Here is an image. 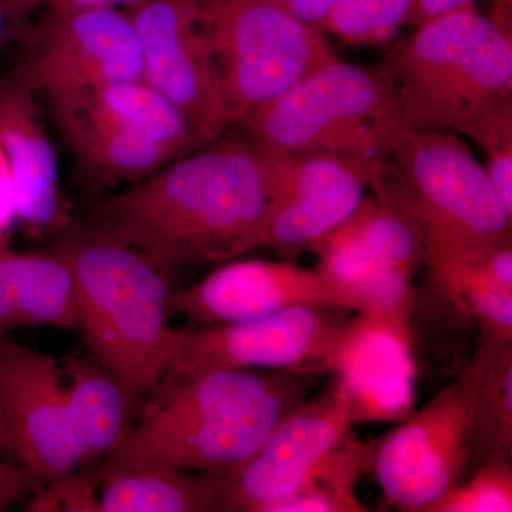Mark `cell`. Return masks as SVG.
Wrapping results in <instances>:
<instances>
[{"label": "cell", "instance_id": "6da1fadb", "mask_svg": "<svg viewBox=\"0 0 512 512\" xmlns=\"http://www.w3.org/2000/svg\"><path fill=\"white\" fill-rule=\"evenodd\" d=\"M271 210L264 153L220 137L97 202L92 227L173 269L262 248Z\"/></svg>", "mask_w": 512, "mask_h": 512}, {"label": "cell", "instance_id": "7a4b0ae2", "mask_svg": "<svg viewBox=\"0 0 512 512\" xmlns=\"http://www.w3.org/2000/svg\"><path fill=\"white\" fill-rule=\"evenodd\" d=\"M326 377L217 369L168 380L101 468L174 467L227 476L247 463Z\"/></svg>", "mask_w": 512, "mask_h": 512}, {"label": "cell", "instance_id": "3957f363", "mask_svg": "<svg viewBox=\"0 0 512 512\" xmlns=\"http://www.w3.org/2000/svg\"><path fill=\"white\" fill-rule=\"evenodd\" d=\"M69 265L77 329L94 360L134 402L156 393L171 362L168 271L146 252L93 227L55 249Z\"/></svg>", "mask_w": 512, "mask_h": 512}, {"label": "cell", "instance_id": "277c9868", "mask_svg": "<svg viewBox=\"0 0 512 512\" xmlns=\"http://www.w3.org/2000/svg\"><path fill=\"white\" fill-rule=\"evenodd\" d=\"M410 126L468 136L512 99V32L476 8L416 28L386 70Z\"/></svg>", "mask_w": 512, "mask_h": 512}, {"label": "cell", "instance_id": "5b68a950", "mask_svg": "<svg viewBox=\"0 0 512 512\" xmlns=\"http://www.w3.org/2000/svg\"><path fill=\"white\" fill-rule=\"evenodd\" d=\"M269 154L342 153L389 158L410 126L386 70L335 59L313 70L241 124Z\"/></svg>", "mask_w": 512, "mask_h": 512}, {"label": "cell", "instance_id": "8992f818", "mask_svg": "<svg viewBox=\"0 0 512 512\" xmlns=\"http://www.w3.org/2000/svg\"><path fill=\"white\" fill-rule=\"evenodd\" d=\"M49 109L93 183H136L207 144L187 117L143 79L110 84Z\"/></svg>", "mask_w": 512, "mask_h": 512}, {"label": "cell", "instance_id": "52a82bcc", "mask_svg": "<svg viewBox=\"0 0 512 512\" xmlns=\"http://www.w3.org/2000/svg\"><path fill=\"white\" fill-rule=\"evenodd\" d=\"M234 124L338 59L322 30L266 0H198Z\"/></svg>", "mask_w": 512, "mask_h": 512}, {"label": "cell", "instance_id": "ba28073f", "mask_svg": "<svg viewBox=\"0 0 512 512\" xmlns=\"http://www.w3.org/2000/svg\"><path fill=\"white\" fill-rule=\"evenodd\" d=\"M389 160L423 222L424 249L512 241V212L456 133L407 126Z\"/></svg>", "mask_w": 512, "mask_h": 512}, {"label": "cell", "instance_id": "9c48e42d", "mask_svg": "<svg viewBox=\"0 0 512 512\" xmlns=\"http://www.w3.org/2000/svg\"><path fill=\"white\" fill-rule=\"evenodd\" d=\"M16 37L12 74L49 107L141 79L140 42L126 10L46 6Z\"/></svg>", "mask_w": 512, "mask_h": 512}, {"label": "cell", "instance_id": "30bf717a", "mask_svg": "<svg viewBox=\"0 0 512 512\" xmlns=\"http://www.w3.org/2000/svg\"><path fill=\"white\" fill-rule=\"evenodd\" d=\"M485 359L477 349L456 380L377 443L373 471L390 507L427 512L463 480Z\"/></svg>", "mask_w": 512, "mask_h": 512}, {"label": "cell", "instance_id": "8fae6325", "mask_svg": "<svg viewBox=\"0 0 512 512\" xmlns=\"http://www.w3.org/2000/svg\"><path fill=\"white\" fill-rule=\"evenodd\" d=\"M350 313L355 312L335 306H293L247 322L174 329L170 369L163 383L217 369L332 376Z\"/></svg>", "mask_w": 512, "mask_h": 512}, {"label": "cell", "instance_id": "7c38bea8", "mask_svg": "<svg viewBox=\"0 0 512 512\" xmlns=\"http://www.w3.org/2000/svg\"><path fill=\"white\" fill-rule=\"evenodd\" d=\"M141 50V79L187 117L205 143L234 121L202 26L198 0H138L126 9Z\"/></svg>", "mask_w": 512, "mask_h": 512}, {"label": "cell", "instance_id": "4fadbf2b", "mask_svg": "<svg viewBox=\"0 0 512 512\" xmlns=\"http://www.w3.org/2000/svg\"><path fill=\"white\" fill-rule=\"evenodd\" d=\"M264 156L272 180V210L262 248L286 259L311 249L349 220L389 161L342 153Z\"/></svg>", "mask_w": 512, "mask_h": 512}, {"label": "cell", "instance_id": "5bb4252c", "mask_svg": "<svg viewBox=\"0 0 512 512\" xmlns=\"http://www.w3.org/2000/svg\"><path fill=\"white\" fill-rule=\"evenodd\" d=\"M338 380L286 414L261 448L222 483L218 511L272 512L305 483L320 461L352 430Z\"/></svg>", "mask_w": 512, "mask_h": 512}, {"label": "cell", "instance_id": "9a60e30c", "mask_svg": "<svg viewBox=\"0 0 512 512\" xmlns=\"http://www.w3.org/2000/svg\"><path fill=\"white\" fill-rule=\"evenodd\" d=\"M335 306L365 312V305L322 268H302L291 261L242 259L218 266L200 282L171 293L170 315L190 326L247 322L293 306Z\"/></svg>", "mask_w": 512, "mask_h": 512}, {"label": "cell", "instance_id": "2e32d148", "mask_svg": "<svg viewBox=\"0 0 512 512\" xmlns=\"http://www.w3.org/2000/svg\"><path fill=\"white\" fill-rule=\"evenodd\" d=\"M0 407L22 466L49 481L84 464L74 436L64 370L52 356L0 338Z\"/></svg>", "mask_w": 512, "mask_h": 512}, {"label": "cell", "instance_id": "e0dca14e", "mask_svg": "<svg viewBox=\"0 0 512 512\" xmlns=\"http://www.w3.org/2000/svg\"><path fill=\"white\" fill-rule=\"evenodd\" d=\"M410 320L356 312L336 355L333 379L355 423L402 421L416 409L417 367Z\"/></svg>", "mask_w": 512, "mask_h": 512}, {"label": "cell", "instance_id": "ac0fdd59", "mask_svg": "<svg viewBox=\"0 0 512 512\" xmlns=\"http://www.w3.org/2000/svg\"><path fill=\"white\" fill-rule=\"evenodd\" d=\"M0 146L12 175L20 224L36 235L62 231L69 215L56 150L36 94L13 74L0 77Z\"/></svg>", "mask_w": 512, "mask_h": 512}, {"label": "cell", "instance_id": "d6986e66", "mask_svg": "<svg viewBox=\"0 0 512 512\" xmlns=\"http://www.w3.org/2000/svg\"><path fill=\"white\" fill-rule=\"evenodd\" d=\"M424 264L447 298L476 320L478 346L500 350L512 345V241L426 248Z\"/></svg>", "mask_w": 512, "mask_h": 512}, {"label": "cell", "instance_id": "ffe728a7", "mask_svg": "<svg viewBox=\"0 0 512 512\" xmlns=\"http://www.w3.org/2000/svg\"><path fill=\"white\" fill-rule=\"evenodd\" d=\"M37 326L77 329L72 271L59 252L18 251L0 242V338Z\"/></svg>", "mask_w": 512, "mask_h": 512}, {"label": "cell", "instance_id": "44dd1931", "mask_svg": "<svg viewBox=\"0 0 512 512\" xmlns=\"http://www.w3.org/2000/svg\"><path fill=\"white\" fill-rule=\"evenodd\" d=\"M224 477L174 467L100 468L99 512L218 511Z\"/></svg>", "mask_w": 512, "mask_h": 512}, {"label": "cell", "instance_id": "7402d4cb", "mask_svg": "<svg viewBox=\"0 0 512 512\" xmlns=\"http://www.w3.org/2000/svg\"><path fill=\"white\" fill-rule=\"evenodd\" d=\"M63 370L74 436L84 463L109 456L126 439L137 403L119 379L93 357H72Z\"/></svg>", "mask_w": 512, "mask_h": 512}, {"label": "cell", "instance_id": "603a6c76", "mask_svg": "<svg viewBox=\"0 0 512 512\" xmlns=\"http://www.w3.org/2000/svg\"><path fill=\"white\" fill-rule=\"evenodd\" d=\"M309 251L328 272L365 305V312L410 320L416 306L412 275L367 251L350 239L329 232Z\"/></svg>", "mask_w": 512, "mask_h": 512}, {"label": "cell", "instance_id": "cb8c5ba5", "mask_svg": "<svg viewBox=\"0 0 512 512\" xmlns=\"http://www.w3.org/2000/svg\"><path fill=\"white\" fill-rule=\"evenodd\" d=\"M377 443H365L350 431L323 458L295 494L276 505L272 512H366L359 500V478L373 470Z\"/></svg>", "mask_w": 512, "mask_h": 512}, {"label": "cell", "instance_id": "d4e9b609", "mask_svg": "<svg viewBox=\"0 0 512 512\" xmlns=\"http://www.w3.org/2000/svg\"><path fill=\"white\" fill-rule=\"evenodd\" d=\"M487 353L464 477L497 454L512 456V346Z\"/></svg>", "mask_w": 512, "mask_h": 512}, {"label": "cell", "instance_id": "484cf974", "mask_svg": "<svg viewBox=\"0 0 512 512\" xmlns=\"http://www.w3.org/2000/svg\"><path fill=\"white\" fill-rule=\"evenodd\" d=\"M410 5L412 0H336L320 29L348 45H382L406 25Z\"/></svg>", "mask_w": 512, "mask_h": 512}, {"label": "cell", "instance_id": "4316f807", "mask_svg": "<svg viewBox=\"0 0 512 512\" xmlns=\"http://www.w3.org/2000/svg\"><path fill=\"white\" fill-rule=\"evenodd\" d=\"M512 456L497 454L441 495L427 512H511Z\"/></svg>", "mask_w": 512, "mask_h": 512}, {"label": "cell", "instance_id": "83f0119b", "mask_svg": "<svg viewBox=\"0 0 512 512\" xmlns=\"http://www.w3.org/2000/svg\"><path fill=\"white\" fill-rule=\"evenodd\" d=\"M467 137L483 148L487 170L505 207L512 212V99L485 116Z\"/></svg>", "mask_w": 512, "mask_h": 512}, {"label": "cell", "instance_id": "f1b7e54d", "mask_svg": "<svg viewBox=\"0 0 512 512\" xmlns=\"http://www.w3.org/2000/svg\"><path fill=\"white\" fill-rule=\"evenodd\" d=\"M36 491L26 511L99 512V471L72 473Z\"/></svg>", "mask_w": 512, "mask_h": 512}, {"label": "cell", "instance_id": "f546056e", "mask_svg": "<svg viewBox=\"0 0 512 512\" xmlns=\"http://www.w3.org/2000/svg\"><path fill=\"white\" fill-rule=\"evenodd\" d=\"M46 484L43 478L16 461L0 457V511L9 510L13 505L35 494L37 488Z\"/></svg>", "mask_w": 512, "mask_h": 512}, {"label": "cell", "instance_id": "4dcf8cb0", "mask_svg": "<svg viewBox=\"0 0 512 512\" xmlns=\"http://www.w3.org/2000/svg\"><path fill=\"white\" fill-rule=\"evenodd\" d=\"M93 0H3L9 19V37H16L46 6L63 8H87Z\"/></svg>", "mask_w": 512, "mask_h": 512}, {"label": "cell", "instance_id": "1f68e13d", "mask_svg": "<svg viewBox=\"0 0 512 512\" xmlns=\"http://www.w3.org/2000/svg\"><path fill=\"white\" fill-rule=\"evenodd\" d=\"M16 222L19 221L12 175H10L8 161H6L2 146H0V242H10Z\"/></svg>", "mask_w": 512, "mask_h": 512}, {"label": "cell", "instance_id": "d6a6232c", "mask_svg": "<svg viewBox=\"0 0 512 512\" xmlns=\"http://www.w3.org/2000/svg\"><path fill=\"white\" fill-rule=\"evenodd\" d=\"M266 2L284 10L292 18L320 29L336 0H266Z\"/></svg>", "mask_w": 512, "mask_h": 512}, {"label": "cell", "instance_id": "836d02e7", "mask_svg": "<svg viewBox=\"0 0 512 512\" xmlns=\"http://www.w3.org/2000/svg\"><path fill=\"white\" fill-rule=\"evenodd\" d=\"M464 9H474V0H412L406 25L419 28L430 20Z\"/></svg>", "mask_w": 512, "mask_h": 512}, {"label": "cell", "instance_id": "e575fe53", "mask_svg": "<svg viewBox=\"0 0 512 512\" xmlns=\"http://www.w3.org/2000/svg\"><path fill=\"white\" fill-rule=\"evenodd\" d=\"M0 457L19 463L18 456H16L15 443H13L12 439V433H10L8 421L5 419L2 407H0Z\"/></svg>", "mask_w": 512, "mask_h": 512}, {"label": "cell", "instance_id": "d590c367", "mask_svg": "<svg viewBox=\"0 0 512 512\" xmlns=\"http://www.w3.org/2000/svg\"><path fill=\"white\" fill-rule=\"evenodd\" d=\"M512 0H495L494 12L490 19H493L501 28L512 32Z\"/></svg>", "mask_w": 512, "mask_h": 512}, {"label": "cell", "instance_id": "8d00e7d4", "mask_svg": "<svg viewBox=\"0 0 512 512\" xmlns=\"http://www.w3.org/2000/svg\"><path fill=\"white\" fill-rule=\"evenodd\" d=\"M9 39V19L3 0H0V47Z\"/></svg>", "mask_w": 512, "mask_h": 512}]
</instances>
